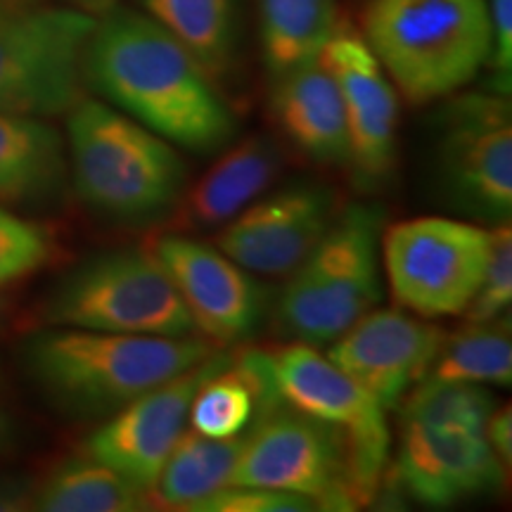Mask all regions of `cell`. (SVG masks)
I'll use <instances>...</instances> for the list:
<instances>
[{
  "mask_svg": "<svg viewBox=\"0 0 512 512\" xmlns=\"http://www.w3.org/2000/svg\"><path fill=\"white\" fill-rule=\"evenodd\" d=\"M83 79L112 107L176 147L207 155L238 131L216 81L147 12L114 5L95 22Z\"/></svg>",
  "mask_w": 512,
  "mask_h": 512,
  "instance_id": "1",
  "label": "cell"
},
{
  "mask_svg": "<svg viewBox=\"0 0 512 512\" xmlns=\"http://www.w3.org/2000/svg\"><path fill=\"white\" fill-rule=\"evenodd\" d=\"M219 349L204 337L53 330L31 337L24 363L41 392L76 418H110Z\"/></svg>",
  "mask_w": 512,
  "mask_h": 512,
  "instance_id": "2",
  "label": "cell"
},
{
  "mask_svg": "<svg viewBox=\"0 0 512 512\" xmlns=\"http://www.w3.org/2000/svg\"><path fill=\"white\" fill-rule=\"evenodd\" d=\"M67 136L74 188L105 219L155 221L171 214L188 185L176 145L110 102L81 98L67 112Z\"/></svg>",
  "mask_w": 512,
  "mask_h": 512,
  "instance_id": "3",
  "label": "cell"
},
{
  "mask_svg": "<svg viewBox=\"0 0 512 512\" xmlns=\"http://www.w3.org/2000/svg\"><path fill=\"white\" fill-rule=\"evenodd\" d=\"M361 36L401 98L430 105L489 62V0H370Z\"/></svg>",
  "mask_w": 512,
  "mask_h": 512,
  "instance_id": "4",
  "label": "cell"
},
{
  "mask_svg": "<svg viewBox=\"0 0 512 512\" xmlns=\"http://www.w3.org/2000/svg\"><path fill=\"white\" fill-rule=\"evenodd\" d=\"M384 211L349 204L280 290L273 328L287 342L332 344L382 299L380 238Z\"/></svg>",
  "mask_w": 512,
  "mask_h": 512,
  "instance_id": "5",
  "label": "cell"
},
{
  "mask_svg": "<svg viewBox=\"0 0 512 512\" xmlns=\"http://www.w3.org/2000/svg\"><path fill=\"white\" fill-rule=\"evenodd\" d=\"M55 325L119 335H195L174 280L150 247L117 249L83 261L50 294Z\"/></svg>",
  "mask_w": 512,
  "mask_h": 512,
  "instance_id": "6",
  "label": "cell"
},
{
  "mask_svg": "<svg viewBox=\"0 0 512 512\" xmlns=\"http://www.w3.org/2000/svg\"><path fill=\"white\" fill-rule=\"evenodd\" d=\"M98 17L79 8L0 5V114L60 117L79 102Z\"/></svg>",
  "mask_w": 512,
  "mask_h": 512,
  "instance_id": "7",
  "label": "cell"
},
{
  "mask_svg": "<svg viewBox=\"0 0 512 512\" xmlns=\"http://www.w3.org/2000/svg\"><path fill=\"white\" fill-rule=\"evenodd\" d=\"M489 247L491 230L444 216L382 230L380 259L396 306L420 318L465 313L482 283Z\"/></svg>",
  "mask_w": 512,
  "mask_h": 512,
  "instance_id": "8",
  "label": "cell"
},
{
  "mask_svg": "<svg viewBox=\"0 0 512 512\" xmlns=\"http://www.w3.org/2000/svg\"><path fill=\"white\" fill-rule=\"evenodd\" d=\"M228 484L292 491L318 510H356L344 432L285 403L249 430Z\"/></svg>",
  "mask_w": 512,
  "mask_h": 512,
  "instance_id": "9",
  "label": "cell"
},
{
  "mask_svg": "<svg viewBox=\"0 0 512 512\" xmlns=\"http://www.w3.org/2000/svg\"><path fill=\"white\" fill-rule=\"evenodd\" d=\"M439 169L448 197L467 214L505 221L512 209V119L503 98L467 95L441 121Z\"/></svg>",
  "mask_w": 512,
  "mask_h": 512,
  "instance_id": "10",
  "label": "cell"
},
{
  "mask_svg": "<svg viewBox=\"0 0 512 512\" xmlns=\"http://www.w3.org/2000/svg\"><path fill=\"white\" fill-rule=\"evenodd\" d=\"M147 247L174 280L195 330L216 347L240 344L266 318L271 302L266 287L216 245L164 233Z\"/></svg>",
  "mask_w": 512,
  "mask_h": 512,
  "instance_id": "11",
  "label": "cell"
},
{
  "mask_svg": "<svg viewBox=\"0 0 512 512\" xmlns=\"http://www.w3.org/2000/svg\"><path fill=\"white\" fill-rule=\"evenodd\" d=\"M228 358V351L216 349L202 363L112 413L86 439L83 453L112 467L150 496L166 458L188 430L190 403L197 389L211 373L228 363Z\"/></svg>",
  "mask_w": 512,
  "mask_h": 512,
  "instance_id": "12",
  "label": "cell"
},
{
  "mask_svg": "<svg viewBox=\"0 0 512 512\" xmlns=\"http://www.w3.org/2000/svg\"><path fill=\"white\" fill-rule=\"evenodd\" d=\"M337 211L328 185H294L242 209L216 235V247L252 275L285 278L323 240Z\"/></svg>",
  "mask_w": 512,
  "mask_h": 512,
  "instance_id": "13",
  "label": "cell"
},
{
  "mask_svg": "<svg viewBox=\"0 0 512 512\" xmlns=\"http://www.w3.org/2000/svg\"><path fill=\"white\" fill-rule=\"evenodd\" d=\"M318 57L342 95L349 166L366 185L380 183L396 159L399 98L394 83L363 36L344 24H337Z\"/></svg>",
  "mask_w": 512,
  "mask_h": 512,
  "instance_id": "14",
  "label": "cell"
},
{
  "mask_svg": "<svg viewBox=\"0 0 512 512\" xmlns=\"http://www.w3.org/2000/svg\"><path fill=\"white\" fill-rule=\"evenodd\" d=\"M446 332L399 309H373L328 344V356L392 411L430 373Z\"/></svg>",
  "mask_w": 512,
  "mask_h": 512,
  "instance_id": "15",
  "label": "cell"
},
{
  "mask_svg": "<svg viewBox=\"0 0 512 512\" xmlns=\"http://www.w3.org/2000/svg\"><path fill=\"white\" fill-rule=\"evenodd\" d=\"M268 363L285 406L339 427L347 444L361 451L389 448L387 411L328 354L313 344L287 342L268 351Z\"/></svg>",
  "mask_w": 512,
  "mask_h": 512,
  "instance_id": "16",
  "label": "cell"
},
{
  "mask_svg": "<svg viewBox=\"0 0 512 512\" xmlns=\"http://www.w3.org/2000/svg\"><path fill=\"white\" fill-rule=\"evenodd\" d=\"M503 470L484 432L401 425L392 477L422 505L446 508L491 494L501 489Z\"/></svg>",
  "mask_w": 512,
  "mask_h": 512,
  "instance_id": "17",
  "label": "cell"
},
{
  "mask_svg": "<svg viewBox=\"0 0 512 512\" xmlns=\"http://www.w3.org/2000/svg\"><path fill=\"white\" fill-rule=\"evenodd\" d=\"M283 169L278 145L266 136H249L230 145L200 181L185 185L171 209V228L214 230L233 221L256 202Z\"/></svg>",
  "mask_w": 512,
  "mask_h": 512,
  "instance_id": "18",
  "label": "cell"
},
{
  "mask_svg": "<svg viewBox=\"0 0 512 512\" xmlns=\"http://www.w3.org/2000/svg\"><path fill=\"white\" fill-rule=\"evenodd\" d=\"M271 105L283 136L302 155L318 164H349L342 95L320 57L275 79Z\"/></svg>",
  "mask_w": 512,
  "mask_h": 512,
  "instance_id": "19",
  "label": "cell"
},
{
  "mask_svg": "<svg viewBox=\"0 0 512 512\" xmlns=\"http://www.w3.org/2000/svg\"><path fill=\"white\" fill-rule=\"evenodd\" d=\"M67 157L60 133L38 117L0 114V202H41L60 192Z\"/></svg>",
  "mask_w": 512,
  "mask_h": 512,
  "instance_id": "20",
  "label": "cell"
},
{
  "mask_svg": "<svg viewBox=\"0 0 512 512\" xmlns=\"http://www.w3.org/2000/svg\"><path fill=\"white\" fill-rule=\"evenodd\" d=\"M247 434L216 439L192 427L185 430L152 486L150 501L164 508L192 510L204 498L228 486Z\"/></svg>",
  "mask_w": 512,
  "mask_h": 512,
  "instance_id": "21",
  "label": "cell"
},
{
  "mask_svg": "<svg viewBox=\"0 0 512 512\" xmlns=\"http://www.w3.org/2000/svg\"><path fill=\"white\" fill-rule=\"evenodd\" d=\"M150 496L112 467L91 456L62 460L34 489V508L43 512H138Z\"/></svg>",
  "mask_w": 512,
  "mask_h": 512,
  "instance_id": "22",
  "label": "cell"
},
{
  "mask_svg": "<svg viewBox=\"0 0 512 512\" xmlns=\"http://www.w3.org/2000/svg\"><path fill=\"white\" fill-rule=\"evenodd\" d=\"M261 50L271 81L316 60L337 27L335 0H259Z\"/></svg>",
  "mask_w": 512,
  "mask_h": 512,
  "instance_id": "23",
  "label": "cell"
},
{
  "mask_svg": "<svg viewBox=\"0 0 512 512\" xmlns=\"http://www.w3.org/2000/svg\"><path fill=\"white\" fill-rule=\"evenodd\" d=\"M145 12L195 55L211 79L230 69L235 55V0H143Z\"/></svg>",
  "mask_w": 512,
  "mask_h": 512,
  "instance_id": "24",
  "label": "cell"
},
{
  "mask_svg": "<svg viewBox=\"0 0 512 512\" xmlns=\"http://www.w3.org/2000/svg\"><path fill=\"white\" fill-rule=\"evenodd\" d=\"M427 377L441 382L512 384V337L510 316L470 323L456 335H446Z\"/></svg>",
  "mask_w": 512,
  "mask_h": 512,
  "instance_id": "25",
  "label": "cell"
},
{
  "mask_svg": "<svg viewBox=\"0 0 512 512\" xmlns=\"http://www.w3.org/2000/svg\"><path fill=\"white\" fill-rule=\"evenodd\" d=\"M396 408L401 413V425L484 432L496 403L494 396L479 384L441 382L425 377L403 396Z\"/></svg>",
  "mask_w": 512,
  "mask_h": 512,
  "instance_id": "26",
  "label": "cell"
},
{
  "mask_svg": "<svg viewBox=\"0 0 512 512\" xmlns=\"http://www.w3.org/2000/svg\"><path fill=\"white\" fill-rule=\"evenodd\" d=\"M53 252L55 242L46 226L0 207V290L41 271Z\"/></svg>",
  "mask_w": 512,
  "mask_h": 512,
  "instance_id": "27",
  "label": "cell"
},
{
  "mask_svg": "<svg viewBox=\"0 0 512 512\" xmlns=\"http://www.w3.org/2000/svg\"><path fill=\"white\" fill-rule=\"evenodd\" d=\"M512 302V228L510 219L491 228L489 259L477 287L475 299L467 306V323H486L508 313Z\"/></svg>",
  "mask_w": 512,
  "mask_h": 512,
  "instance_id": "28",
  "label": "cell"
},
{
  "mask_svg": "<svg viewBox=\"0 0 512 512\" xmlns=\"http://www.w3.org/2000/svg\"><path fill=\"white\" fill-rule=\"evenodd\" d=\"M195 512H309L318 510L309 498L292 491L264 489V486H235L223 489L197 503Z\"/></svg>",
  "mask_w": 512,
  "mask_h": 512,
  "instance_id": "29",
  "label": "cell"
},
{
  "mask_svg": "<svg viewBox=\"0 0 512 512\" xmlns=\"http://www.w3.org/2000/svg\"><path fill=\"white\" fill-rule=\"evenodd\" d=\"M491 55L498 91L510 93L512 72V0H489Z\"/></svg>",
  "mask_w": 512,
  "mask_h": 512,
  "instance_id": "30",
  "label": "cell"
},
{
  "mask_svg": "<svg viewBox=\"0 0 512 512\" xmlns=\"http://www.w3.org/2000/svg\"><path fill=\"white\" fill-rule=\"evenodd\" d=\"M484 437L489 441L491 451L496 453V458L501 460L505 470L512 463V411L510 406L494 408V413L489 415L484 425Z\"/></svg>",
  "mask_w": 512,
  "mask_h": 512,
  "instance_id": "31",
  "label": "cell"
},
{
  "mask_svg": "<svg viewBox=\"0 0 512 512\" xmlns=\"http://www.w3.org/2000/svg\"><path fill=\"white\" fill-rule=\"evenodd\" d=\"M19 439H22V430H19L17 413L3 382H0V458L12 456L19 448Z\"/></svg>",
  "mask_w": 512,
  "mask_h": 512,
  "instance_id": "32",
  "label": "cell"
},
{
  "mask_svg": "<svg viewBox=\"0 0 512 512\" xmlns=\"http://www.w3.org/2000/svg\"><path fill=\"white\" fill-rule=\"evenodd\" d=\"M34 489L24 479H0V510H31L34 508Z\"/></svg>",
  "mask_w": 512,
  "mask_h": 512,
  "instance_id": "33",
  "label": "cell"
},
{
  "mask_svg": "<svg viewBox=\"0 0 512 512\" xmlns=\"http://www.w3.org/2000/svg\"><path fill=\"white\" fill-rule=\"evenodd\" d=\"M67 3H72V8H79L83 12H88V15H105L107 10H112L114 5H117V0H67Z\"/></svg>",
  "mask_w": 512,
  "mask_h": 512,
  "instance_id": "34",
  "label": "cell"
},
{
  "mask_svg": "<svg viewBox=\"0 0 512 512\" xmlns=\"http://www.w3.org/2000/svg\"><path fill=\"white\" fill-rule=\"evenodd\" d=\"M0 5H3V0H0Z\"/></svg>",
  "mask_w": 512,
  "mask_h": 512,
  "instance_id": "35",
  "label": "cell"
}]
</instances>
